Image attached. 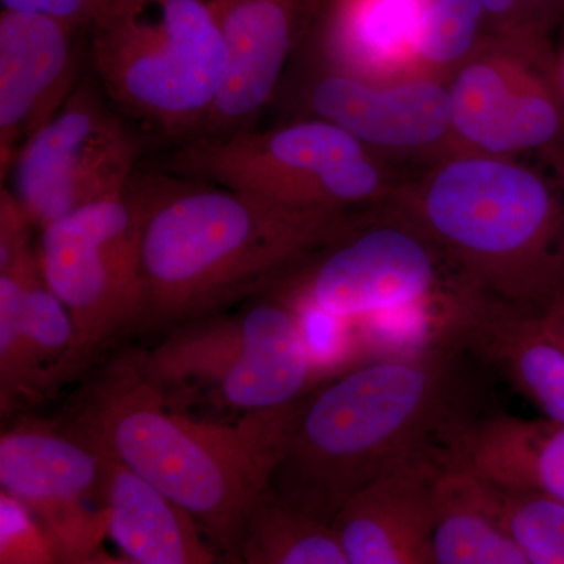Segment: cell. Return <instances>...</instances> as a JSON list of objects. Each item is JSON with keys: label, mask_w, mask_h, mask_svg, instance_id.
<instances>
[{"label": "cell", "mask_w": 564, "mask_h": 564, "mask_svg": "<svg viewBox=\"0 0 564 564\" xmlns=\"http://www.w3.org/2000/svg\"><path fill=\"white\" fill-rule=\"evenodd\" d=\"M467 358L443 334L318 384L307 393L269 492L332 524L355 494L393 466L454 443L480 415L467 388Z\"/></svg>", "instance_id": "cell-1"}, {"label": "cell", "mask_w": 564, "mask_h": 564, "mask_svg": "<svg viewBox=\"0 0 564 564\" xmlns=\"http://www.w3.org/2000/svg\"><path fill=\"white\" fill-rule=\"evenodd\" d=\"M306 397L206 421L166 402L128 356L84 392L68 426L169 497L228 554L270 491Z\"/></svg>", "instance_id": "cell-2"}, {"label": "cell", "mask_w": 564, "mask_h": 564, "mask_svg": "<svg viewBox=\"0 0 564 564\" xmlns=\"http://www.w3.org/2000/svg\"><path fill=\"white\" fill-rule=\"evenodd\" d=\"M355 217L162 177L141 240L139 325L177 326L272 288Z\"/></svg>", "instance_id": "cell-3"}, {"label": "cell", "mask_w": 564, "mask_h": 564, "mask_svg": "<svg viewBox=\"0 0 564 564\" xmlns=\"http://www.w3.org/2000/svg\"><path fill=\"white\" fill-rule=\"evenodd\" d=\"M397 196V195H395ZM404 223L486 299L543 314L564 300V192L494 155L444 162L395 199Z\"/></svg>", "instance_id": "cell-4"}, {"label": "cell", "mask_w": 564, "mask_h": 564, "mask_svg": "<svg viewBox=\"0 0 564 564\" xmlns=\"http://www.w3.org/2000/svg\"><path fill=\"white\" fill-rule=\"evenodd\" d=\"M87 31L96 79L126 118L180 144L202 135L228 73L209 0H110Z\"/></svg>", "instance_id": "cell-5"}, {"label": "cell", "mask_w": 564, "mask_h": 564, "mask_svg": "<svg viewBox=\"0 0 564 564\" xmlns=\"http://www.w3.org/2000/svg\"><path fill=\"white\" fill-rule=\"evenodd\" d=\"M133 366L173 406L198 400L237 413L273 410L317 388L321 369L291 303L278 292L237 314L173 326Z\"/></svg>", "instance_id": "cell-6"}, {"label": "cell", "mask_w": 564, "mask_h": 564, "mask_svg": "<svg viewBox=\"0 0 564 564\" xmlns=\"http://www.w3.org/2000/svg\"><path fill=\"white\" fill-rule=\"evenodd\" d=\"M163 172L293 209L351 214L388 195L370 148L317 118L196 137L163 158Z\"/></svg>", "instance_id": "cell-7"}, {"label": "cell", "mask_w": 564, "mask_h": 564, "mask_svg": "<svg viewBox=\"0 0 564 564\" xmlns=\"http://www.w3.org/2000/svg\"><path fill=\"white\" fill-rule=\"evenodd\" d=\"M161 180L135 177L124 195L70 212L40 231L41 274L73 318L82 369L122 329L139 325L141 240Z\"/></svg>", "instance_id": "cell-8"}, {"label": "cell", "mask_w": 564, "mask_h": 564, "mask_svg": "<svg viewBox=\"0 0 564 564\" xmlns=\"http://www.w3.org/2000/svg\"><path fill=\"white\" fill-rule=\"evenodd\" d=\"M288 274L278 292L350 323L448 306L469 289L434 245L399 217L352 218Z\"/></svg>", "instance_id": "cell-9"}, {"label": "cell", "mask_w": 564, "mask_h": 564, "mask_svg": "<svg viewBox=\"0 0 564 564\" xmlns=\"http://www.w3.org/2000/svg\"><path fill=\"white\" fill-rule=\"evenodd\" d=\"M126 120L101 87L79 82L52 120L22 144L7 188L35 229L129 191L141 141Z\"/></svg>", "instance_id": "cell-10"}, {"label": "cell", "mask_w": 564, "mask_h": 564, "mask_svg": "<svg viewBox=\"0 0 564 564\" xmlns=\"http://www.w3.org/2000/svg\"><path fill=\"white\" fill-rule=\"evenodd\" d=\"M110 459L66 426L22 422L0 436V486L44 527L58 564L95 555L107 536Z\"/></svg>", "instance_id": "cell-11"}, {"label": "cell", "mask_w": 564, "mask_h": 564, "mask_svg": "<svg viewBox=\"0 0 564 564\" xmlns=\"http://www.w3.org/2000/svg\"><path fill=\"white\" fill-rule=\"evenodd\" d=\"M289 91L299 118L332 122L367 148L421 150L454 133L451 93L432 79L377 84L315 65Z\"/></svg>", "instance_id": "cell-12"}, {"label": "cell", "mask_w": 564, "mask_h": 564, "mask_svg": "<svg viewBox=\"0 0 564 564\" xmlns=\"http://www.w3.org/2000/svg\"><path fill=\"white\" fill-rule=\"evenodd\" d=\"M73 318L35 252L0 269V406L39 402L82 372Z\"/></svg>", "instance_id": "cell-13"}, {"label": "cell", "mask_w": 564, "mask_h": 564, "mask_svg": "<svg viewBox=\"0 0 564 564\" xmlns=\"http://www.w3.org/2000/svg\"><path fill=\"white\" fill-rule=\"evenodd\" d=\"M448 93L452 132L486 154H549L564 141V106L547 73L474 62Z\"/></svg>", "instance_id": "cell-14"}, {"label": "cell", "mask_w": 564, "mask_h": 564, "mask_svg": "<svg viewBox=\"0 0 564 564\" xmlns=\"http://www.w3.org/2000/svg\"><path fill=\"white\" fill-rule=\"evenodd\" d=\"M76 32L50 17L0 13V161L2 176L18 151L62 109L77 87Z\"/></svg>", "instance_id": "cell-15"}, {"label": "cell", "mask_w": 564, "mask_h": 564, "mask_svg": "<svg viewBox=\"0 0 564 564\" xmlns=\"http://www.w3.org/2000/svg\"><path fill=\"white\" fill-rule=\"evenodd\" d=\"M448 445L404 459L351 497L332 529L348 564H426L433 499Z\"/></svg>", "instance_id": "cell-16"}, {"label": "cell", "mask_w": 564, "mask_h": 564, "mask_svg": "<svg viewBox=\"0 0 564 564\" xmlns=\"http://www.w3.org/2000/svg\"><path fill=\"white\" fill-rule=\"evenodd\" d=\"M228 73L202 135L250 128L273 101L295 47L302 0H209Z\"/></svg>", "instance_id": "cell-17"}, {"label": "cell", "mask_w": 564, "mask_h": 564, "mask_svg": "<svg viewBox=\"0 0 564 564\" xmlns=\"http://www.w3.org/2000/svg\"><path fill=\"white\" fill-rule=\"evenodd\" d=\"M445 334L470 359L507 378L544 419L564 423V347L540 314L469 292Z\"/></svg>", "instance_id": "cell-18"}, {"label": "cell", "mask_w": 564, "mask_h": 564, "mask_svg": "<svg viewBox=\"0 0 564 564\" xmlns=\"http://www.w3.org/2000/svg\"><path fill=\"white\" fill-rule=\"evenodd\" d=\"M456 458L488 484L543 494L564 505V423L480 414L451 445Z\"/></svg>", "instance_id": "cell-19"}, {"label": "cell", "mask_w": 564, "mask_h": 564, "mask_svg": "<svg viewBox=\"0 0 564 564\" xmlns=\"http://www.w3.org/2000/svg\"><path fill=\"white\" fill-rule=\"evenodd\" d=\"M429 7L430 0H329L315 65L380 84L417 52Z\"/></svg>", "instance_id": "cell-20"}, {"label": "cell", "mask_w": 564, "mask_h": 564, "mask_svg": "<svg viewBox=\"0 0 564 564\" xmlns=\"http://www.w3.org/2000/svg\"><path fill=\"white\" fill-rule=\"evenodd\" d=\"M429 564H532L488 489L448 448L434 489Z\"/></svg>", "instance_id": "cell-21"}, {"label": "cell", "mask_w": 564, "mask_h": 564, "mask_svg": "<svg viewBox=\"0 0 564 564\" xmlns=\"http://www.w3.org/2000/svg\"><path fill=\"white\" fill-rule=\"evenodd\" d=\"M107 536L137 564H214L195 522L139 475L110 462Z\"/></svg>", "instance_id": "cell-22"}, {"label": "cell", "mask_w": 564, "mask_h": 564, "mask_svg": "<svg viewBox=\"0 0 564 564\" xmlns=\"http://www.w3.org/2000/svg\"><path fill=\"white\" fill-rule=\"evenodd\" d=\"M232 564H348L332 525L267 494L228 552Z\"/></svg>", "instance_id": "cell-23"}, {"label": "cell", "mask_w": 564, "mask_h": 564, "mask_svg": "<svg viewBox=\"0 0 564 564\" xmlns=\"http://www.w3.org/2000/svg\"><path fill=\"white\" fill-rule=\"evenodd\" d=\"M484 484L497 514L530 563L564 564V505L543 494L500 488L486 480Z\"/></svg>", "instance_id": "cell-24"}, {"label": "cell", "mask_w": 564, "mask_h": 564, "mask_svg": "<svg viewBox=\"0 0 564 564\" xmlns=\"http://www.w3.org/2000/svg\"><path fill=\"white\" fill-rule=\"evenodd\" d=\"M481 10L480 0H432L417 54L434 65H447L464 57L473 46Z\"/></svg>", "instance_id": "cell-25"}, {"label": "cell", "mask_w": 564, "mask_h": 564, "mask_svg": "<svg viewBox=\"0 0 564 564\" xmlns=\"http://www.w3.org/2000/svg\"><path fill=\"white\" fill-rule=\"evenodd\" d=\"M0 564H58L57 551L35 514L0 491Z\"/></svg>", "instance_id": "cell-26"}, {"label": "cell", "mask_w": 564, "mask_h": 564, "mask_svg": "<svg viewBox=\"0 0 564 564\" xmlns=\"http://www.w3.org/2000/svg\"><path fill=\"white\" fill-rule=\"evenodd\" d=\"M110 0H2L3 9L31 11L57 20L73 32L88 29Z\"/></svg>", "instance_id": "cell-27"}, {"label": "cell", "mask_w": 564, "mask_h": 564, "mask_svg": "<svg viewBox=\"0 0 564 564\" xmlns=\"http://www.w3.org/2000/svg\"><path fill=\"white\" fill-rule=\"evenodd\" d=\"M545 158H547L551 165L554 166L556 182H558L560 187H562L564 192V141L560 147H556L554 151L545 154Z\"/></svg>", "instance_id": "cell-28"}, {"label": "cell", "mask_w": 564, "mask_h": 564, "mask_svg": "<svg viewBox=\"0 0 564 564\" xmlns=\"http://www.w3.org/2000/svg\"><path fill=\"white\" fill-rule=\"evenodd\" d=\"M552 82L556 93H558L560 101L564 106V50L560 55L558 61L555 62L554 69H552Z\"/></svg>", "instance_id": "cell-29"}, {"label": "cell", "mask_w": 564, "mask_h": 564, "mask_svg": "<svg viewBox=\"0 0 564 564\" xmlns=\"http://www.w3.org/2000/svg\"><path fill=\"white\" fill-rule=\"evenodd\" d=\"M484 10L489 13H505L514 6L516 0H480Z\"/></svg>", "instance_id": "cell-30"}, {"label": "cell", "mask_w": 564, "mask_h": 564, "mask_svg": "<svg viewBox=\"0 0 564 564\" xmlns=\"http://www.w3.org/2000/svg\"><path fill=\"white\" fill-rule=\"evenodd\" d=\"M74 564H137L131 562V560H111V558H98V556H90V558L82 560L79 563Z\"/></svg>", "instance_id": "cell-31"}, {"label": "cell", "mask_w": 564, "mask_h": 564, "mask_svg": "<svg viewBox=\"0 0 564 564\" xmlns=\"http://www.w3.org/2000/svg\"><path fill=\"white\" fill-rule=\"evenodd\" d=\"M426 564H429V563H426Z\"/></svg>", "instance_id": "cell-32"}]
</instances>
